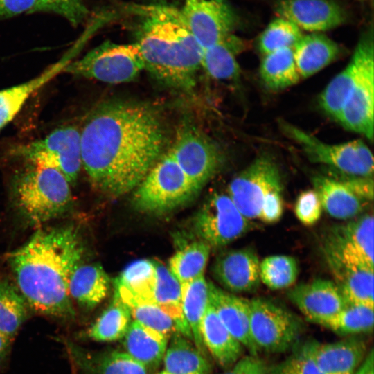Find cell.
<instances>
[{"instance_id": "277c9868", "label": "cell", "mask_w": 374, "mask_h": 374, "mask_svg": "<svg viewBox=\"0 0 374 374\" xmlns=\"http://www.w3.org/2000/svg\"><path fill=\"white\" fill-rule=\"evenodd\" d=\"M13 183L15 206L30 225L57 218L71 208V185L57 170L27 163Z\"/></svg>"}, {"instance_id": "603a6c76", "label": "cell", "mask_w": 374, "mask_h": 374, "mask_svg": "<svg viewBox=\"0 0 374 374\" xmlns=\"http://www.w3.org/2000/svg\"><path fill=\"white\" fill-rule=\"evenodd\" d=\"M200 333L204 345L221 366L231 367L240 359L242 345L226 328L210 303L201 322Z\"/></svg>"}, {"instance_id": "7dc6e473", "label": "cell", "mask_w": 374, "mask_h": 374, "mask_svg": "<svg viewBox=\"0 0 374 374\" xmlns=\"http://www.w3.org/2000/svg\"><path fill=\"white\" fill-rule=\"evenodd\" d=\"M340 173V172H339ZM342 174V173H340ZM335 179V178H334ZM345 185L355 195L364 201H372L373 199V177L353 176L342 174L335 179Z\"/></svg>"}, {"instance_id": "816d5d0a", "label": "cell", "mask_w": 374, "mask_h": 374, "mask_svg": "<svg viewBox=\"0 0 374 374\" xmlns=\"http://www.w3.org/2000/svg\"><path fill=\"white\" fill-rule=\"evenodd\" d=\"M11 338L0 331V360L6 354Z\"/></svg>"}, {"instance_id": "9a60e30c", "label": "cell", "mask_w": 374, "mask_h": 374, "mask_svg": "<svg viewBox=\"0 0 374 374\" xmlns=\"http://www.w3.org/2000/svg\"><path fill=\"white\" fill-rule=\"evenodd\" d=\"M287 297L307 320L321 326L346 304L336 283L326 279L299 284L289 290Z\"/></svg>"}, {"instance_id": "d4e9b609", "label": "cell", "mask_w": 374, "mask_h": 374, "mask_svg": "<svg viewBox=\"0 0 374 374\" xmlns=\"http://www.w3.org/2000/svg\"><path fill=\"white\" fill-rule=\"evenodd\" d=\"M75 53L70 51L59 62L28 81L0 90V131L19 114L29 98L57 74L71 61Z\"/></svg>"}, {"instance_id": "b9f144b4", "label": "cell", "mask_w": 374, "mask_h": 374, "mask_svg": "<svg viewBox=\"0 0 374 374\" xmlns=\"http://www.w3.org/2000/svg\"><path fill=\"white\" fill-rule=\"evenodd\" d=\"M131 315L141 324L169 337L180 333L174 319L156 304L139 303L129 306Z\"/></svg>"}, {"instance_id": "836d02e7", "label": "cell", "mask_w": 374, "mask_h": 374, "mask_svg": "<svg viewBox=\"0 0 374 374\" xmlns=\"http://www.w3.org/2000/svg\"><path fill=\"white\" fill-rule=\"evenodd\" d=\"M182 312L192 340L204 354V345L200 333L201 322L209 303V286L204 275L181 285Z\"/></svg>"}, {"instance_id": "8d00e7d4", "label": "cell", "mask_w": 374, "mask_h": 374, "mask_svg": "<svg viewBox=\"0 0 374 374\" xmlns=\"http://www.w3.org/2000/svg\"><path fill=\"white\" fill-rule=\"evenodd\" d=\"M129 307L118 296L114 298L88 331L90 338L98 341H112L123 339L131 323Z\"/></svg>"}, {"instance_id": "d6986e66", "label": "cell", "mask_w": 374, "mask_h": 374, "mask_svg": "<svg viewBox=\"0 0 374 374\" xmlns=\"http://www.w3.org/2000/svg\"><path fill=\"white\" fill-rule=\"evenodd\" d=\"M310 354L321 374H355L367 355L365 341L350 336L334 342H307Z\"/></svg>"}, {"instance_id": "db71d44e", "label": "cell", "mask_w": 374, "mask_h": 374, "mask_svg": "<svg viewBox=\"0 0 374 374\" xmlns=\"http://www.w3.org/2000/svg\"><path fill=\"white\" fill-rule=\"evenodd\" d=\"M156 374H168L166 371H165L164 370L156 373Z\"/></svg>"}, {"instance_id": "7402d4cb", "label": "cell", "mask_w": 374, "mask_h": 374, "mask_svg": "<svg viewBox=\"0 0 374 374\" xmlns=\"http://www.w3.org/2000/svg\"><path fill=\"white\" fill-rule=\"evenodd\" d=\"M114 295L128 307L139 303L155 304L156 272L153 260L132 262L114 280Z\"/></svg>"}, {"instance_id": "d6a6232c", "label": "cell", "mask_w": 374, "mask_h": 374, "mask_svg": "<svg viewBox=\"0 0 374 374\" xmlns=\"http://www.w3.org/2000/svg\"><path fill=\"white\" fill-rule=\"evenodd\" d=\"M373 215L365 214L345 225L333 228L328 234L373 267Z\"/></svg>"}, {"instance_id": "4fadbf2b", "label": "cell", "mask_w": 374, "mask_h": 374, "mask_svg": "<svg viewBox=\"0 0 374 374\" xmlns=\"http://www.w3.org/2000/svg\"><path fill=\"white\" fill-rule=\"evenodd\" d=\"M193 37L204 49L232 35L238 17L226 0H185L180 10Z\"/></svg>"}, {"instance_id": "4dcf8cb0", "label": "cell", "mask_w": 374, "mask_h": 374, "mask_svg": "<svg viewBox=\"0 0 374 374\" xmlns=\"http://www.w3.org/2000/svg\"><path fill=\"white\" fill-rule=\"evenodd\" d=\"M163 361L168 374H210L211 370L204 354L180 333L172 335Z\"/></svg>"}, {"instance_id": "5b68a950", "label": "cell", "mask_w": 374, "mask_h": 374, "mask_svg": "<svg viewBox=\"0 0 374 374\" xmlns=\"http://www.w3.org/2000/svg\"><path fill=\"white\" fill-rule=\"evenodd\" d=\"M134 207L148 213H165L192 201L199 192L171 152L162 154L134 189Z\"/></svg>"}, {"instance_id": "44dd1931", "label": "cell", "mask_w": 374, "mask_h": 374, "mask_svg": "<svg viewBox=\"0 0 374 374\" xmlns=\"http://www.w3.org/2000/svg\"><path fill=\"white\" fill-rule=\"evenodd\" d=\"M373 36L371 26L360 37L348 64L327 85L319 96V104L329 116L337 120L358 75L366 45Z\"/></svg>"}, {"instance_id": "4316f807", "label": "cell", "mask_w": 374, "mask_h": 374, "mask_svg": "<svg viewBox=\"0 0 374 374\" xmlns=\"http://www.w3.org/2000/svg\"><path fill=\"white\" fill-rule=\"evenodd\" d=\"M322 208L332 217L348 220L359 215L364 209L362 200L339 181L325 175L312 179Z\"/></svg>"}, {"instance_id": "52a82bcc", "label": "cell", "mask_w": 374, "mask_h": 374, "mask_svg": "<svg viewBox=\"0 0 374 374\" xmlns=\"http://www.w3.org/2000/svg\"><path fill=\"white\" fill-rule=\"evenodd\" d=\"M279 125L312 162L328 165L342 174L373 177V154L362 141L328 144L286 121L280 120Z\"/></svg>"}, {"instance_id": "7a4b0ae2", "label": "cell", "mask_w": 374, "mask_h": 374, "mask_svg": "<svg viewBox=\"0 0 374 374\" xmlns=\"http://www.w3.org/2000/svg\"><path fill=\"white\" fill-rule=\"evenodd\" d=\"M84 251L73 226L39 229L8 260L17 287L37 312L63 319L75 315L69 284Z\"/></svg>"}, {"instance_id": "8fae6325", "label": "cell", "mask_w": 374, "mask_h": 374, "mask_svg": "<svg viewBox=\"0 0 374 374\" xmlns=\"http://www.w3.org/2000/svg\"><path fill=\"white\" fill-rule=\"evenodd\" d=\"M256 224L244 216L228 195L209 196L193 218L200 240L211 247L227 245L253 230Z\"/></svg>"}, {"instance_id": "484cf974", "label": "cell", "mask_w": 374, "mask_h": 374, "mask_svg": "<svg viewBox=\"0 0 374 374\" xmlns=\"http://www.w3.org/2000/svg\"><path fill=\"white\" fill-rule=\"evenodd\" d=\"M168 337L134 320L123 337V344L133 359L147 369H154L163 361Z\"/></svg>"}, {"instance_id": "f35d334b", "label": "cell", "mask_w": 374, "mask_h": 374, "mask_svg": "<svg viewBox=\"0 0 374 374\" xmlns=\"http://www.w3.org/2000/svg\"><path fill=\"white\" fill-rule=\"evenodd\" d=\"M27 303L18 287L0 278V331L12 338L24 321Z\"/></svg>"}, {"instance_id": "f546056e", "label": "cell", "mask_w": 374, "mask_h": 374, "mask_svg": "<svg viewBox=\"0 0 374 374\" xmlns=\"http://www.w3.org/2000/svg\"><path fill=\"white\" fill-rule=\"evenodd\" d=\"M245 46L242 39L231 35L223 41L203 49L201 67L215 80L236 81L240 74L236 55Z\"/></svg>"}, {"instance_id": "7bdbcfd3", "label": "cell", "mask_w": 374, "mask_h": 374, "mask_svg": "<svg viewBox=\"0 0 374 374\" xmlns=\"http://www.w3.org/2000/svg\"><path fill=\"white\" fill-rule=\"evenodd\" d=\"M266 374H321L315 365L307 342L297 345L284 360L267 367Z\"/></svg>"}, {"instance_id": "f907efd6", "label": "cell", "mask_w": 374, "mask_h": 374, "mask_svg": "<svg viewBox=\"0 0 374 374\" xmlns=\"http://www.w3.org/2000/svg\"><path fill=\"white\" fill-rule=\"evenodd\" d=\"M373 350L371 349L355 374H373Z\"/></svg>"}, {"instance_id": "11a10c76", "label": "cell", "mask_w": 374, "mask_h": 374, "mask_svg": "<svg viewBox=\"0 0 374 374\" xmlns=\"http://www.w3.org/2000/svg\"><path fill=\"white\" fill-rule=\"evenodd\" d=\"M361 1H369V0H361Z\"/></svg>"}, {"instance_id": "9c48e42d", "label": "cell", "mask_w": 374, "mask_h": 374, "mask_svg": "<svg viewBox=\"0 0 374 374\" xmlns=\"http://www.w3.org/2000/svg\"><path fill=\"white\" fill-rule=\"evenodd\" d=\"M249 311L251 334L259 350L280 353L298 345L304 330L298 316L263 298L249 300Z\"/></svg>"}, {"instance_id": "d590c367", "label": "cell", "mask_w": 374, "mask_h": 374, "mask_svg": "<svg viewBox=\"0 0 374 374\" xmlns=\"http://www.w3.org/2000/svg\"><path fill=\"white\" fill-rule=\"evenodd\" d=\"M204 241H195L178 250L169 260V270L181 285L202 275L211 251Z\"/></svg>"}, {"instance_id": "7c38bea8", "label": "cell", "mask_w": 374, "mask_h": 374, "mask_svg": "<svg viewBox=\"0 0 374 374\" xmlns=\"http://www.w3.org/2000/svg\"><path fill=\"white\" fill-rule=\"evenodd\" d=\"M283 187L278 165L267 154L258 156L235 175L228 186V195L240 213L249 220L259 217L265 195Z\"/></svg>"}, {"instance_id": "60d3db41", "label": "cell", "mask_w": 374, "mask_h": 374, "mask_svg": "<svg viewBox=\"0 0 374 374\" xmlns=\"http://www.w3.org/2000/svg\"><path fill=\"white\" fill-rule=\"evenodd\" d=\"M302 36V31L297 26L278 17L269 24L260 35L258 50L265 55L282 48H293Z\"/></svg>"}, {"instance_id": "83f0119b", "label": "cell", "mask_w": 374, "mask_h": 374, "mask_svg": "<svg viewBox=\"0 0 374 374\" xmlns=\"http://www.w3.org/2000/svg\"><path fill=\"white\" fill-rule=\"evenodd\" d=\"M66 346L73 362L89 374H148L145 366L125 352L91 355L69 341Z\"/></svg>"}, {"instance_id": "ffe728a7", "label": "cell", "mask_w": 374, "mask_h": 374, "mask_svg": "<svg viewBox=\"0 0 374 374\" xmlns=\"http://www.w3.org/2000/svg\"><path fill=\"white\" fill-rule=\"evenodd\" d=\"M209 303L229 332L250 353L260 351L253 341L250 328L249 300L231 294L208 283Z\"/></svg>"}, {"instance_id": "ac0fdd59", "label": "cell", "mask_w": 374, "mask_h": 374, "mask_svg": "<svg viewBox=\"0 0 374 374\" xmlns=\"http://www.w3.org/2000/svg\"><path fill=\"white\" fill-rule=\"evenodd\" d=\"M260 260L250 247L228 251L215 260L213 274L226 290L233 292H253L260 286Z\"/></svg>"}, {"instance_id": "1f68e13d", "label": "cell", "mask_w": 374, "mask_h": 374, "mask_svg": "<svg viewBox=\"0 0 374 374\" xmlns=\"http://www.w3.org/2000/svg\"><path fill=\"white\" fill-rule=\"evenodd\" d=\"M153 262L156 272L154 294L155 304L175 320L181 335L192 340L190 329L182 312L181 285L161 261L153 260Z\"/></svg>"}, {"instance_id": "6da1fadb", "label": "cell", "mask_w": 374, "mask_h": 374, "mask_svg": "<svg viewBox=\"0 0 374 374\" xmlns=\"http://www.w3.org/2000/svg\"><path fill=\"white\" fill-rule=\"evenodd\" d=\"M164 143L163 121L153 107L105 101L90 111L80 127L82 167L97 189L119 197L138 186Z\"/></svg>"}, {"instance_id": "cb8c5ba5", "label": "cell", "mask_w": 374, "mask_h": 374, "mask_svg": "<svg viewBox=\"0 0 374 374\" xmlns=\"http://www.w3.org/2000/svg\"><path fill=\"white\" fill-rule=\"evenodd\" d=\"M300 78H308L334 62L341 54L337 43L321 33L303 35L293 47Z\"/></svg>"}, {"instance_id": "8992f818", "label": "cell", "mask_w": 374, "mask_h": 374, "mask_svg": "<svg viewBox=\"0 0 374 374\" xmlns=\"http://www.w3.org/2000/svg\"><path fill=\"white\" fill-rule=\"evenodd\" d=\"M144 62L135 43L121 44L109 41L95 47L80 59L71 61L62 73L109 84L135 80Z\"/></svg>"}, {"instance_id": "681fc988", "label": "cell", "mask_w": 374, "mask_h": 374, "mask_svg": "<svg viewBox=\"0 0 374 374\" xmlns=\"http://www.w3.org/2000/svg\"><path fill=\"white\" fill-rule=\"evenodd\" d=\"M240 374H266L267 367L257 356L249 355L240 358Z\"/></svg>"}, {"instance_id": "ba28073f", "label": "cell", "mask_w": 374, "mask_h": 374, "mask_svg": "<svg viewBox=\"0 0 374 374\" xmlns=\"http://www.w3.org/2000/svg\"><path fill=\"white\" fill-rule=\"evenodd\" d=\"M12 152L26 163L57 170L74 186L82 168L80 128L74 124L62 125L42 139L17 146Z\"/></svg>"}, {"instance_id": "f6af8a7d", "label": "cell", "mask_w": 374, "mask_h": 374, "mask_svg": "<svg viewBox=\"0 0 374 374\" xmlns=\"http://www.w3.org/2000/svg\"><path fill=\"white\" fill-rule=\"evenodd\" d=\"M322 209L319 197L314 189L301 192L294 205L297 219L307 226L314 224L320 219Z\"/></svg>"}, {"instance_id": "c3c4849f", "label": "cell", "mask_w": 374, "mask_h": 374, "mask_svg": "<svg viewBox=\"0 0 374 374\" xmlns=\"http://www.w3.org/2000/svg\"><path fill=\"white\" fill-rule=\"evenodd\" d=\"M35 0H0V17H10L30 13Z\"/></svg>"}, {"instance_id": "e575fe53", "label": "cell", "mask_w": 374, "mask_h": 374, "mask_svg": "<svg viewBox=\"0 0 374 374\" xmlns=\"http://www.w3.org/2000/svg\"><path fill=\"white\" fill-rule=\"evenodd\" d=\"M260 76L265 86L271 91H280L296 84L300 76L293 48H285L265 55L260 66Z\"/></svg>"}, {"instance_id": "5bb4252c", "label": "cell", "mask_w": 374, "mask_h": 374, "mask_svg": "<svg viewBox=\"0 0 374 374\" xmlns=\"http://www.w3.org/2000/svg\"><path fill=\"white\" fill-rule=\"evenodd\" d=\"M374 42L369 39L353 89L337 121L346 129L373 139Z\"/></svg>"}, {"instance_id": "3957f363", "label": "cell", "mask_w": 374, "mask_h": 374, "mask_svg": "<svg viewBox=\"0 0 374 374\" xmlns=\"http://www.w3.org/2000/svg\"><path fill=\"white\" fill-rule=\"evenodd\" d=\"M134 42L144 69L163 84L184 91L195 85L203 48L189 30L180 9L155 3L132 8Z\"/></svg>"}, {"instance_id": "30bf717a", "label": "cell", "mask_w": 374, "mask_h": 374, "mask_svg": "<svg viewBox=\"0 0 374 374\" xmlns=\"http://www.w3.org/2000/svg\"><path fill=\"white\" fill-rule=\"evenodd\" d=\"M169 150L183 172L199 190L223 163V154L216 143L188 120H184L178 126Z\"/></svg>"}, {"instance_id": "bcb514c9", "label": "cell", "mask_w": 374, "mask_h": 374, "mask_svg": "<svg viewBox=\"0 0 374 374\" xmlns=\"http://www.w3.org/2000/svg\"><path fill=\"white\" fill-rule=\"evenodd\" d=\"M283 187L269 190L265 196L258 219L267 224L276 223L283 214Z\"/></svg>"}, {"instance_id": "f5cc1de1", "label": "cell", "mask_w": 374, "mask_h": 374, "mask_svg": "<svg viewBox=\"0 0 374 374\" xmlns=\"http://www.w3.org/2000/svg\"><path fill=\"white\" fill-rule=\"evenodd\" d=\"M242 370V364L240 359L233 366V368L224 374H240Z\"/></svg>"}, {"instance_id": "f1b7e54d", "label": "cell", "mask_w": 374, "mask_h": 374, "mask_svg": "<svg viewBox=\"0 0 374 374\" xmlns=\"http://www.w3.org/2000/svg\"><path fill=\"white\" fill-rule=\"evenodd\" d=\"M109 281L101 265H80L70 278L69 293L80 305L92 309L107 296Z\"/></svg>"}, {"instance_id": "2e32d148", "label": "cell", "mask_w": 374, "mask_h": 374, "mask_svg": "<svg viewBox=\"0 0 374 374\" xmlns=\"http://www.w3.org/2000/svg\"><path fill=\"white\" fill-rule=\"evenodd\" d=\"M275 12L301 30L312 33L335 28L346 19L344 10L333 0H278Z\"/></svg>"}, {"instance_id": "ee69618b", "label": "cell", "mask_w": 374, "mask_h": 374, "mask_svg": "<svg viewBox=\"0 0 374 374\" xmlns=\"http://www.w3.org/2000/svg\"><path fill=\"white\" fill-rule=\"evenodd\" d=\"M36 12L55 13L73 26L82 23L89 14L83 0H35L30 13Z\"/></svg>"}, {"instance_id": "74e56055", "label": "cell", "mask_w": 374, "mask_h": 374, "mask_svg": "<svg viewBox=\"0 0 374 374\" xmlns=\"http://www.w3.org/2000/svg\"><path fill=\"white\" fill-rule=\"evenodd\" d=\"M373 323V307L346 303L341 310L323 326L335 333L350 337L371 332Z\"/></svg>"}, {"instance_id": "e0dca14e", "label": "cell", "mask_w": 374, "mask_h": 374, "mask_svg": "<svg viewBox=\"0 0 374 374\" xmlns=\"http://www.w3.org/2000/svg\"><path fill=\"white\" fill-rule=\"evenodd\" d=\"M324 253L346 303L374 307L373 268L355 258Z\"/></svg>"}, {"instance_id": "ab89813d", "label": "cell", "mask_w": 374, "mask_h": 374, "mask_svg": "<svg viewBox=\"0 0 374 374\" xmlns=\"http://www.w3.org/2000/svg\"><path fill=\"white\" fill-rule=\"evenodd\" d=\"M299 271L297 260L290 256H270L260 262V281L274 290L292 286L298 277Z\"/></svg>"}]
</instances>
